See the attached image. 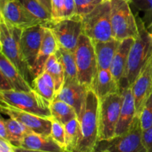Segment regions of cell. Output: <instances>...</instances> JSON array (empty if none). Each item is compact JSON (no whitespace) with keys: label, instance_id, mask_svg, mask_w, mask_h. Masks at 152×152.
<instances>
[{"label":"cell","instance_id":"8fae6325","mask_svg":"<svg viewBox=\"0 0 152 152\" xmlns=\"http://www.w3.org/2000/svg\"><path fill=\"white\" fill-rule=\"evenodd\" d=\"M0 18L21 30L46 25L45 22L30 13L19 0H0Z\"/></svg>","mask_w":152,"mask_h":152},{"label":"cell","instance_id":"2e32d148","mask_svg":"<svg viewBox=\"0 0 152 152\" xmlns=\"http://www.w3.org/2000/svg\"><path fill=\"white\" fill-rule=\"evenodd\" d=\"M88 90V88L80 84L78 81L64 83L63 87L56 94L55 99H60L71 105L79 117L84 105Z\"/></svg>","mask_w":152,"mask_h":152},{"label":"cell","instance_id":"ba28073f","mask_svg":"<svg viewBox=\"0 0 152 152\" xmlns=\"http://www.w3.org/2000/svg\"><path fill=\"white\" fill-rule=\"evenodd\" d=\"M142 129L140 117H135L129 131L109 140H99L94 152H147L142 141Z\"/></svg>","mask_w":152,"mask_h":152},{"label":"cell","instance_id":"484cf974","mask_svg":"<svg viewBox=\"0 0 152 152\" xmlns=\"http://www.w3.org/2000/svg\"><path fill=\"white\" fill-rule=\"evenodd\" d=\"M44 71H48L53 77L55 84V91L57 94L63 87L65 83V74L62 65L56 54H52L46 62Z\"/></svg>","mask_w":152,"mask_h":152},{"label":"cell","instance_id":"e0dca14e","mask_svg":"<svg viewBox=\"0 0 152 152\" xmlns=\"http://www.w3.org/2000/svg\"><path fill=\"white\" fill-rule=\"evenodd\" d=\"M20 148L44 152H67L50 135H42L31 132L22 139Z\"/></svg>","mask_w":152,"mask_h":152},{"label":"cell","instance_id":"4dcf8cb0","mask_svg":"<svg viewBox=\"0 0 152 152\" xmlns=\"http://www.w3.org/2000/svg\"><path fill=\"white\" fill-rule=\"evenodd\" d=\"M50 136L62 148H64L66 151V139H65V126L53 118H51V132H50Z\"/></svg>","mask_w":152,"mask_h":152},{"label":"cell","instance_id":"cb8c5ba5","mask_svg":"<svg viewBox=\"0 0 152 152\" xmlns=\"http://www.w3.org/2000/svg\"><path fill=\"white\" fill-rule=\"evenodd\" d=\"M52 118L65 126L73 119L78 117L75 109L69 104L60 99H53L50 103Z\"/></svg>","mask_w":152,"mask_h":152},{"label":"cell","instance_id":"4316f807","mask_svg":"<svg viewBox=\"0 0 152 152\" xmlns=\"http://www.w3.org/2000/svg\"><path fill=\"white\" fill-rule=\"evenodd\" d=\"M67 152L74 151L81 137V129L78 117L73 119L65 125Z\"/></svg>","mask_w":152,"mask_h":152},{"label":"cell","instance_id":"836d02e7","mask_svg":"<svg viewBox=\"0 0 152 152\" xmlns=\"http://www.w3.org/2000/svg\"><path fill=\"white\" fill-rule=\"evenodd\" d=\"M65 0H51L52 22L63 19Z\"/></svg>","mask_w":152,"mask_h":152},{"label":"cell","instance_id":"f1b7e54d","mask_svg":"<svg viewBox=\"0 0 152 152\" xmlns=\"http://www.w3.org/2000/svg\"><path fill=\"white\" fill-rule=\"evenodd\" d=\"M137 10L142 12V18L145 26L152 33V0H129Z\"/></svg>","mask_w":152,"mask_h":152},{"label":"cell","instance_id":"4fadbf2b","mask_svg":"<svg viewBox=\"0 0 152 152\" xmlns=\"http://www.w3.org/2000/svg\"><path fill=\"white\" fill-rule=\"evenodd\" d=\"M45 30V25H39L22 30L21 34V48L25 61L31 68V71L35 65L42 43Z\"/></svg>","mask_w":152,"mask_h":152},{"label":"cell","instance_id":"7a4b0ae2","mask_svg":"<svg viewBox=\"0 0 152 152\" xmlns=\"http://www.w3.org/2000/svg\"><path fill=\"white\" fill-rule=\"evenodd\" d=\"M99 99L94 91L89 89L83 108L78 117L81 137L74 151L94 152L99 138Z\"/></svg>","mask_w":152,"mask_h":152},{"label":"cell","instance_id":"d6a6232c","mask_svg":"<svg viewBox=\"0 0 152 152\" xmlns=\"http://www.w3.org/2000/svg\"><path fill=\"white\" fill-rule=\"evenodd\" d=\"M142 130L152 126V94L145 102L142 111L139 115Z\"/></svg>","mask_w":152,"mask_h":152},{"label":"cell","instance_id":"30bf717a","mask_svg":"<svg viewBox=\"0 0 152 152\" xmlns=\"http://www.w3.org/2000/svg\"><path fill=\"white\" fill-rule=\"evenodd\" d=\"M45 27L51 30L59 46L72 52L75 50L79 39L83 34V19L79 15L49 22Z\"/></svg>","mask_w":152,"mask_h":152},{"label":"cell","instance_id":"60d3db41","mask_svg":"<svg viewBox=\"0 0 152 152\" xmlns=\"http://www.w3.org/2000/svg\"><path fill=\"white\" fill-rule=\"evenodd\" d=\"M13 150H14V152H44V151H32V150H28L25 149V148H20V147H16L13 146Z\"/></svg>","mask_w":152,"mask_h":152},{"label":"cell","instance_id":"7402d4cb","mask_svg":"<svg viewBox=\"0 0 152 152\" xmlns=\"http://www.w3.org/2000/svg\"><path fill=\"white\" fill-rule=\"evenodd\" d=\"M120 42V41L116 39L105 42H94L98 70H110L113 58Z\"/></svg>","mask_w":152,"mask_h":152},{"label":"cell","instance_id":"9c48e42d","mask_svg":"<svg viewBox=\"0 0 152 152\" xmlns=\"http://www.w3.org/2000/svg\"><path fill=\"white\" fill-rule=\"evenodd\" d=\"M122 102L123 96L121 91L111 94L99 99L98 141L109 140L115 137Z\"/></svg>","mask_w":152,"mask_h":152},{"label":"cell","instance_id":"5b68a950","mask_svg":"<svg viewBox=\"0 0 152 152\" xmlns=\"http://www.w3.org/2000/svg\"><path fill=\"white\" fill-rule=\"evenodd\" d=\"M83 34L94 42L114 39L111 22V1L104 0L91 12L82 17Z\"/></svg>","mask_w":152,"mask_h":152},{"label":"cell","instance_id":"ffe728a7","mask_svg":"<svg viewBox=\"0 0 152 152\" xmlns=\"http://www.w3.org/2000/svg\"><path fill=\"white\" fill-rule=\"evenodd\" d=\"M0 74H2L10 83L12 90L18 91H30L33 90L31 85L2 53L0 56Z\"/></svg>","mask_w":152,"mask_h":152},{"label":"cell","instance_id":"f546056e","mask_svg":"<svg viewBox=\"0 0 152 152\" xmlns=\"http://www.w3.org/2000/svg\"><path fill=\"white\" fill-rule=\"evenodd\" d=\"M32 87L34 91H36L37 93L39 94L40 95H42L43 97L47 99L50 102H52L56 97V91L54 88H51L46 83V82L43 79L42 74L37 76L34 79Z\"/></svg>","mask_w":152,"mask_h":152},{"label":"cell","instance_id":"d6986e66","mask_svg":"<svg viewBox=\"0 0 152 152\" xmlns=\"http://www.w3.org/2000/svg\"><path fill=\"white\" fill-rule=\"evenodd\" d=\"M134 38H128L120 41L113 58L110 71L119 85H120V82L124 76L129 52L134 42Z\"/></svg>","mask_w":152,"mask_h":152},{"label":"cell","instance_id":"3957f363","mask_svg":"<svg viewBox=\"0 0 152 152\" xmlns=\"http://www.w3.org/2000/svg\"><path fill=\"white\" fill-rule=\"evenodd\" d=\"M22 31V30L9 25L4 19L0 18L1 53L4 54L10 60L32 86L35 77L25 61L21 48L20 38Z\"/></svg>","mask_w":152,"mask_h":152},{"label":"cell","instance_id":"8992f818","mask_svg":"<svg viewBox=\"0 0 152 152\" xmlns=\"http://www.w3.org/2000/svg\"><path fill=\"white\" fill-rule=\"evenodd\" d=\"M111 1V22L114 39H135L139 34L137 20L133 14L129 0Z\"/></svg>","mask_w":152,"mask_h":152},{"label":"cell","instance_id":"d590c367","mask_svg":"<svg viewBox=\"0 0 152 152\" xmlns=\"http://www.w3.org/2000/svg\"><path fill=\"white\" fill-rule=\"evenodd\" d=\"M77 15L75 0H65L63 19L71 18Z\"/></svg>","mask_w":152,"mask_h":152},{"label":"cell","instance_id":"b9f144b4","mask_svg":"<svg viewBox=\"0 0 152 152\" xmlns=\"http://www.w3.org/2000/svg\"><path fill=\"white\" fill-rule=\"evenodd\" d=\"M73 152H79V151H73Z\"/></svg>","mask_w":152,"mask_h":152},{"label":"cell","instance_id":"83f0119b","mask_svg":"<svg viewBox=\"0 0 152 152\" xmlns=\"http://www.w3.org/2000/svg\"><path fill=\"white\" fill-rule=\"evenodd\" d=\"M19 1L30 13L45 22L46 25L52 22L51 13L49 12L38 0H19Z\"/></svg>","mask_w":152,"mask_h":152},{"label":"cell","instance_id":"e575fe53","mask_svg":"<svg viewBox=\"0 0 152 152\" xmlns=\"http://www.w3.org/2000/svg\"><path fill=\"white\" fill-rule=\"evenodd\" d=\"M142 141L147 152H152V126L142 130Z\"/></svg>","mask_w":152,"mask_h":152},{"label":"cell","instance_id":"44dd1931","mask_svg":"<svg viewBox=\"0 0 152 152\" xmlns=\"http://www.w3.org/2000/svg\"><path fill=\"white\" fill-rule=\"evenodd\" d=\"M91 89L94 91L99 99L111 94L121 91L120 85L114 78L110 70L103 69L97 71Z\"/></svg>","mask_w":152,"mask_h":152},{"label":"cell","instance_id":"f35d334b","mask_svg":"<svg viewBox=\"0 0 152 152\" xmlns=\"http://www.w3.org/2000/svg\"><path fill=\"white\" fill-rule=\"evenodd\" d=\"M0 138H2L7 141V129L4 125V120L2 117L1 118V121H0Z\"/></svg>","mask_w":152,"mask_h":152},{"label":"cell","instance_id":"277c9868","mask_svg":"<svg viewBox=\"0 0 152 152\" xmlns=\"http://www.w3.org/2000/svg\"><path fill=\"white\" fill-rule=\"evenodd\" d=\"M0 96L1 102L14 108L45 118H52L50 111L51 102L43 97L34 89L30 91H1Z\"/></svg>","mask_w":152,"mask_h":152},{"label":"cell","instance_id":"5bb4252c","mask_svg":"<svg viewBox=\"0 0 152 152\" xmlns=\"http://www.w3.org/2000/svg\"><path fill=\"white\" fill-rule=\"evenodd\" d=\"M131 88L134 98L137 115L139 116L145 102L152 94V56Z\"/></svg>","mask_w":152,"mask_h":152},{"label":"cell","instance_id":"8d00e7d4","mask_svg":"<svg viewBox=\"0 0 152 152\" xmlns=\"http://www.w3.org/2000/svg\"><path fill=\"white\" fill-rule=\"evenodd\" d=\"M0 152H14L13 145L8 141L0 138Z\"/></svg>","mask_w":152,"mask_h":152},{"label":"cell","instance_id":"1f68e13d","mask_svg":"<svg viewBox=\"0 0 152 152\" xmlns=\"http://www.w3.org/2000/svg\"><path fill=\"white\" fill-rule=\"evenodd\" d=\"M104 0H75L77 15L84 16L96 8Z\"/></svg>","mask_w":152,"mask_h":152},{"label":"cell","instance_id":"7c38bea8","mask_svg":"<svg viewBox=\"0 0 152 152\" xmlns=\"http://www.w3.org/2000/svg\"><path fill=\"white\" fill-rule=\"evenodd\" d=\"M1 111L10 118L15 119L33 132L42 135H50L51 119L45 118L31 113L25 112L10 105L1 102Z\"/></svg>","mask_w":152,"mask_h":152},{"label":"cell","instance_id":"603a6c76","mask_svg":"<svg viewBox=\"0 0 152 152\" xmlns=\"http://www.w3.org/2000/svg\"><path fill=\"white\" fill-rule=\"evenodd\" d=\"M55 54L63 68L64 74H65V83H64L78 81L77 68L75 56H74V52L70 51L61 46H59V48L56 50Z\"/></svg>","mask_w":152,"mask_h":152},{"label":"cell","instance_id":"ac0fdd59","mask_svg":"<svg viewBox=\"0 0 152 152\" xmlns=\"http://www.w3.org/2000/svg\"><path fill=\"white\" fill-rule=\"evenodd\" d=\"M59 48V44L48 27H45L42 43L36 60L35 65L32 69L34 77H37L44 71L46 62L52 54H54Z\"/></svg>","mask_w":152,"mask_h":152},{"label":"cell","instance_id":"ab89813d","mask_svg":"<svg viewBox=\"0 0 152 152\" xmlns=\"http://www.w3.org/2000/svg\"><path fill=\"white\" fill-rule=\"evenodd\" d=\"M49 12L51 13V0H38Z\"/></svg>","mask_w":152,"mask_h":152},{"label":"cell","instance_id":"d4e9b609","mask_svg":"<svg viewBox=\"0 0 152 152\" xmlns=\"http://www.w3.org/2000/svg\"><path fill=\"white\" fill-rule=\"evenodd\" d=\"M7 132V141L13 146L19 147L24 137L32 131L18 120L13 118L4 120Z\"/></svg>","mask_w":152,"mask_h":152},{"label":"cell","instance_id":"9a60e30c","mask_svg":"<svg viewBox=\"0 0 152 152\" xmlns=\"http://www.w3.org/2000/svg\"><path fill=\"white\" fill-rule=\"evenodd\" d=\"M123 102L120 110V118L116 128L115 137L123 134L129 131L137 116L134 98L132 88L126 87L121 88Z\"/></svg>","mask_w":152,"mask_h":152},{"label":"cell","instance_id":"52a82bcc","mask_svg":"<svg viewBox=\"0 0 152 152\" xmlns=\"http://www.w3.org/2000/svg\"><path fill=\"white\" fill-rule=\"evenodd\" d=\"M74 56L79 83L91 89L98 71L97 60L93 40L86 34L80 36Z\"/></svg>","mask_w":152,"mask_h":152},{"label":"cell","instance_id":"6da1fadb","mask_svg":"<svg viewBox=\"0 0 152 152\" xmlns=\"http://www.w3.org/2000/svg\"><path fill=\"white\" fill-rule=\"evenodd\" d=\"M137 20L139 34L129 52L126 71L120 82V89L132 86L152 56V33L145 28L141 18Z\"/></svg>","mask_w":152,"mask_h":152},{"label":"cell","instance_id":"74e56055","mask_svg":"<svg viewBox=\"0 0 152 152\" xmlns=\"http://www.w3.org/2000/svg\"><path fill=\"white\" fill-rule=\"evenodd\" d=\"M0 77H1V86H0V89L1 91H9L12 90V87L10 86V83L6 80L5 77L0 74Z\"/></svg>","mask_w":152,"mask_h":152}]
</instances>
